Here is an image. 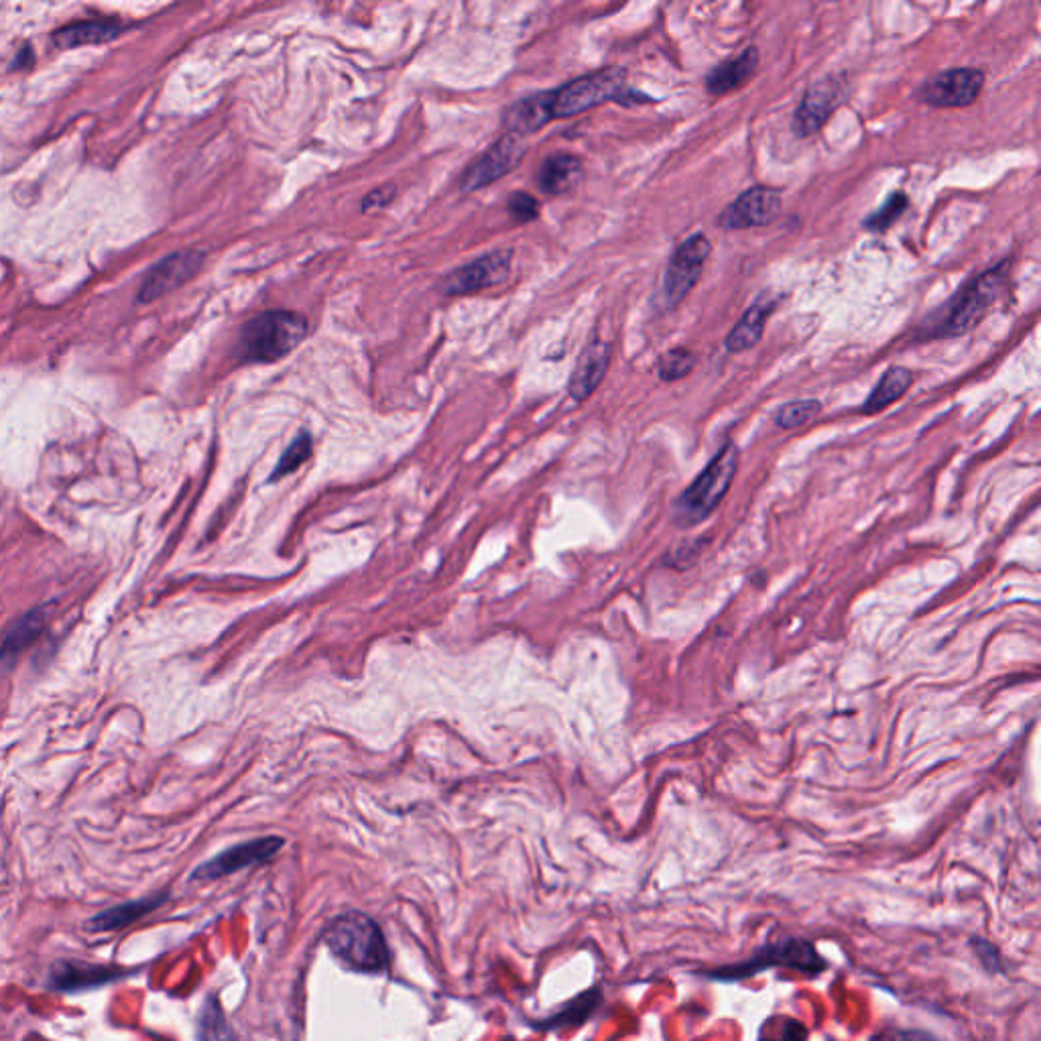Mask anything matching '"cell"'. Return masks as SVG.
<instances>
[{
    "mask_svg": "<svg viewBox=\"0 0 1041 1041\" xmlns=\"http://www.w3.org/2000/svg\"><path fill=\"white\" fill-rule=\"evenodd\" d=\"M1011 259L987 269L964 283L944 306L934 309L916 330L918 340H949L968 335L985 320L993 306L1007 294L1011 277Z\"/></svg>",
    "mask_w": 1041,
    "mask_h": 1041,
    "instance_id": "6da1fadb",
    "label": "cell"
},
{
    "mask_svg": "<svg viewBox=\"0 0 1041 1041\" xmlns=\"http://www.w3.org/2000/svg\"><path fill=\"white\" fill-rule=\"evenodd\" d=\"M549 117L570 119L582 114L590 108L601 107L604 102H618L623 107H642L654 102L649 94L639 92L627 86V69L623 67H604L587 76L563 84L556 90L546 92Z\"/></svg>",
    "mask_w": 1041,
    "mask_h": 1041,
    "instance_id": "7a4b0ae2",
    "label": "cell"
},
{
    "mask_svg": "<svg viewBox=\"0 0 1041 1041\" xmlns=\"http://www.w3.org/2000/svg\"><path fill=\"white\" fill-rule=\"evenodd\" d=\"M324 944L357 973H381L388 964V949L379 923L361 911H347L330 921L321 935Z\"/></svg>",
    "mask_w": 1041,
    "mask_h": 1041,
    "instance_id": "3957f363",
    "label": "cell"
},
{
    "mask_svg": "<svg viewBox=\"0 0 1041 1041\" xmlns=\"http://www.w3.org/2000/svg\"><path fill=\"white\" fill-rule=\"evenodd\" d=\"M309 324L306 316L287 309H271L254 316L242 328L239 340L241 361L254 364L280 362L306 340Z\"/></svg>",
    "mask_w": 1041,
    "mask_h": 1041,
    "instance_id": "277c9868",
    "label": "cell"
},
{
    "mask_svg": "<svg viewBox=\"0 0 1041 1041\" xmlns=\"http://www.w3.org/2000/svg\"><path fill=\"white\" fill-rule=\"evenodd\" d=\"M738 458L741 454L735 441H726L719 454L708 462L706 468L695 476V481L680 494L676 503V519L680 520L681 525H698L716 511L728 489L733 486Z\"/></svg>",
    "mask_w": 1041,
    "mask_h": 1041,
    "instance_id": "5b68a950",
    "label": "cell"
},
{
    "mask_svg": "<svg viewBox=\"0 0 1041 1041\" xmlns=\"http://www.w3.org/2000/svg\"><path fill=\"white\" fill-rule=\"evenodd\" d=\"M775 966L791 968V971H798L801 975L808 976L820 975L828 968L826 961L818 954V950H815L812 942L791 935V938H784L775 944L765 946L753 958H748L743 964L716 968V971L708 973V976L716 978V980H728L731 983V980H743L748 976L759 975L763 971L775 968Z\"/></svg>",
    "mask_w": 1041,
    "mask_h": 1041,
    "instance_id": "8992f818",
    "label": "cell"
},
{
    "mask_svg": "<svg viewBox=\"0 0 1041 1041\" xmlns=\"http://www.w3.org/2000/svg\"><path fill=\"white\" fill-rule=\"evenodd\" d=\"M710 253H712V242L704 232H695L678 244V249L668 261L664 287H661V295L668 309L680 306L681 302L694 289Z\"/></svg>",
    "mask_w": 1041,
    "mask_h": 1041,
    "instance_id": "52a82bcc",
    "label": "cell"
},
{
    "mask_svg": "<svg viewBox=\"0 0 1041 1041\" xmlns=\"http://www.w3.org/2000/svg\"><path fill=\"white\" fill-rule=\"evenodd\" d=\"M848 80L844 74H830L814 81L801 98L800 107L793 114L791 129L796 136L806 139L818 133L832 112L848 100Z\"/></svg>",
    "mask_w": 1041,
    "mask_h": 1041,
    "instance_id": "ba28073f",
    "label": "cell"
},
{
    "mask_svg": "<svg viewBox=\"0 0 1041 1041\" xmlns=\"http://www.w3.org/2000/svg\"><path fill=\"white\" fill-rule=\"evenodd\" d=\"M985 88V72L976 67H952L923 81L916 100L934 108H966L975 105Z\"/></svg>",
    "mask_w": 1041,
    "mask_h": 1041,
    "instance_id": "9c48e42d",
    "label": "cell"
},
{
    "mask_svg": "<svg viewBox=\"0 0 1041 1041\" xmlns=\"http://www.w3.org/2000/svg\"><path fill=\"white\" fill-rule=\"evenodd\" d=\"M527 153L525 136L519 134H503L493 147L484 151L479 160L472 161L458 179V187L464 194L479 191L482 187L491 186L501 177L511 174Z\"/></svg>",
    "mask_w": 1041,
    "mask_h": 1041,
    "instance_id": "30bf717a",
    "label": "cell"
},
{
    "mask_svg": "<svg viewBox=\"0 0 1041 1041\" xmlns=\"http://www.w3.org/2000/svg\"><path fill=\"white\" fill-rule=\"evenodd\" d=\"M511 265H513V249H496L448 273L441 281L440 292L454 297V295H472L491 289L501 285L503 281H507Z\"/></svg>",
    "mask_w": 1041,
    "mask_h": 1041,
    "instance_id": "8fae6325",
    "label": "cell"
},
{
    "mask_svg": "<svg viewBox=\"0 0 1041 1041\" xmlns=\"http://www.w3.org/2000/svg\"><path fill=\"white\" fill-rule=\"evenodd\" d=\"M784 198L779 189L769 186L750 187L722 210L719 227L724 230L767 227L779 218Z\"/></svg>",
    "mask_w": 1041,
    "mask_h": 1041,
    "instance_id": "7c38bea8",
    "label": "cell"
},
{
    "mask_svg": "<svg viewBox=\"0 0 1041 1041\" xmlns=\"http://www.w3.org/2000/svg\"><path fill=\"white\" fill-rule=\"evenodd\" d=\"M285 841L281 836H263L256 841L242 842L224 853L210 858L200 867L191 873L194 881H216L228 877L232 873H239L242 868L254 867L261 863H267L273 856L280 853Z\"/></svg>",
    "mask_w": 1041,
    "mask_h": 1041,
    "instance_id": "4fadbf2b",
    "label": "cell"
},
{
    "mask_svg": "<svg viewBox=\"0 0 1041 1041\" xmlns=\"http://www.w3.org/2000/svg\"><path fill=\"white\" fill-rule=\"evenodd\" d=\"M204 256L206 254L198 249H187L165 256L145 275L139 289V302L151 304L160 299L161 295L172 294L191 277H196V273L204 265Z\"/></svg>",
    "mask_w": 1041,
    "mask_h": 1041,
    "instance_id": "5bb4252c",
    "label": "cell"
},
{
    "mask_svg": "<svg viewBox=\"0 0 1041 1041\" xmlns=\"http://www.w3.org/2000/svg\"><path fill=\"white\" fill-rule=\"evenodd\" d=\"M127 975V971H121L117 966H102V964H90V962L62 961L55 962L50 973V985L55 990L64 993H74V990H88V988L102 987L117 978Z\"/></svg>",
    "mask_w": 1041,
    "mask_h": 1041,
    "instance_id": "9a60e30c",
    "label": "cell"
},
{
    "mask_svg": "<svg viewBox=\"0 0 1041 1041\" xmlns=\"http://www.w3.org/2000/svg\"><path fill=\"white\" fill-rule=\"evenodd\" d=\"M611 357H613V348L609 342L604 340H592L580 354V359L576 362L574 373H572V379H570V385H568V391H570V397L582 403L587 401L596 388L601 387L604 376H606V371L611 366Z\"/></svg>",
    "mask_w": 1041,
    "mask_h": 1041,
    "instance_id": "2e32d148",
    "label": "cell"
},
{
    "mask_svg": "<svg viewBox=\"0 0 1041 1041\" xmlns=\"http://www.w3.org/2000/svg\"><path fill=\"white\" fill-rule=\"evenodd\" d=\"M757 67H759V50L750 45L743 54L736 55L733 59H726L708 72L706 80H704L706 92L714 98L735 92L755 76Z\"/></svg>",
    "mask_w": 1041,
    "mask_h": 1041,
    "instance_id": "e0dca14e",
    "label": "cell"
},
{
    "mask_svg": "<svg viewBox=\"0 0 1041 1041\" xmlns=\"http://www.w3.org/2000/svg\"><path fill=\"white\" fill-rule=\"evenodd\" d=\"M777 307V299L771 294H763L757 297V302L748 307L743 314V318L736 321L735 328L728 332L724 347L733 354L747 352L750 348L757 347L765 335V324L771 318L774 309Z\"/></svg>",
    "mask_w": 1041,
    "mask_h": 1041,
    "instance_id": "ac0fdd59",
    "label": "cell"
},
{
    "mask_svg": "<svg viewBox=\"0 0 1041 1041\" xmlns=\"http://www.w3.org/2000/svg\"><path fill=\"white\" fill-rule=\"evenodd\" d=\"M584 177V165L570 153H554L541 163L537 172V186L548 196H561L572 191Z\"/></svg>",
    "mask_w": 1041,
    "mask_h": 1041,
    "instance_id": "d6986e66",
    "label": "cell"
},
{
    "mask_svg": "<svg viewBox=\"0 0 1041 1041\" xmlns=\"http://www.w3.org/2000/svg\"><path fill=\"white\" fill-rule=\"evenodd\" d=\"M165 901H167V894L151 895V897H143V899L127 901V903H121L117 908H110L102 911V913H98V916H94L92 920L86 921V930L88 932L122 930V928L131 925L134 921L145 918L147 913L155 911Z\"/></svg>",
    "mask_w": 1041,
    "mask_h": 1041,
    "instance_id": "ffe728a7",
    "label": "cell"
},
{
    "mask_svg": "<svg viewBox=\"0 0 1041 1041\" xmlns=\"http://www.w3.org/2000/svg\"><path fill=\"white\" fill-rule=\"evenodd\" d=\"M549 122H551V117H549L548 102H546V92L525 96L515 105H511L505 112L507 133L519 134V136L537 133Z\"/></svg>",
    "mask_w": 1041,
    "mask_h": 1041,
    "instance_id": "44dd1931",
    "label": "cell"
},
{
    "mask_svg": "<svg viewBox=\"0 0 1041 1041\" xmlns=\"http://www.w3.org/2000/svg\"><path fill=\"white\" fill-rule=\"evenodd\" d=\"M45 623H47V613L43 609H35V611L25 614L7 633V637L0 642V671L13 666L14 659L23 654L31 643L40 639Z\"/></svg>",
    "mask_w": 1041,
    "mask_h": 1041,
    "instance_id": "7402d4cb",
    "label": "cell"
},
{
    "mask_svg": "<svg viewBox=\"0 0 1041 1041\" xmlns=\"http://www.w3.org/2000/svg\"><path fill=\"white\" fill-rule=\"evenodd\" d=\"M913 383V373L906 366H891L881 376V381L870 391L867 401L861 407V414L875 415L901 399Z\"/></svg>",
    "mask_w": 1041,
    "mask_h": 1041,
    "instance_id": "603a6c76",
    "label": "cell"
},
{
    "mask_svg": "<svg viewBox=\"0 0 1041 1041\" xmlns=\"http://www.w3.org/2000/svg\"><path fill=\"white\" fill-rule=\"evenodd\" d=\"M119 33L121 29L112 21H84V23H74L69 28L59 29L54 40L62 50H72L78 45L107 43L119 37Z\"/></svg>",
    "mask_w": 1041,
    "mask_h": 1041,
    "instance_id": "cb8c5ba5",
    "label": "cell"
},
{
    "mask_svg": "<svg viewBox=\"0 0 1041 1041\" xmlns=\"http://www.w3.org/2000/svg\"><path fill=\"white\" fill-rule=\"evenodd\" d=\"M314 454V438L309 431H299L294 441L287 446V450L281 454L280 462L275 470L271 472L269 482H277L289 474H294L297 468L304 467L307 460Z\"/></svg>",
    "mask_w": 1041,
    "mask_h": 1041,
    "instance_id": "d4e9b609",
    "label": "cell"
},
{
    "mask_svg": "<svg viewBox=\"0 0 1041 1041\" xmlns=\"http://www.w3.org/2000/svg\"><path fill=\"white\" fill-rule=\"evenodd\" d=\"M602 995L599 988H592L584 993L582 997H578L576 1001L570 1002L568 1007L561 1009L560 1015L551 1017L549 1021H546V1029L561 1028V1026H580L584 1023L590 1015L596 1011V1007L601 1005Z\"/></svg>",
    "mask_w": 1041,
    "mask_h": 1041,
    "instance_id": "484cf974",
    "label": "cell"
},
{
    "mask_svg": "<svg viewBox=\"0 0 1041 1041\" xmlns=\"http://www.w3.org/2000/svg\"><path fill=\"white\" fill-rule=\"evenodd\" d=\"M822 414V403L818 399L789 401L775 414V424L781 429H796L810 424Z\"/></svg>",
    "mask_w": 1041,
    "mask_h": 1041,
    "instance_id": "4316f807",
    "label": "cell"
},
{
    "mask_svg": "<svg viewBox=\"0 0 1041 1041\" xmlns=\"http://www.w3.org/2000/svg\"><path fill=\"white\" fill-rule=\"evenodd\" d=\"M908 208V196L903 191H894L887 200L883 201L879 210H875L873 215L863 220V228L870 230V232H887L901 216L906 215Z\"/></svg>",
    "mask_w": 1041,
    "mask_h": 1041,
    "instance_id": "83f0119b",
    "label": "cell"
},
{
    "mask_svg": "<svg viewBox=\"0 0 1041 1041\" xmlns=\"http://www.w3.org/2000/svg\"><path fill=\"white\" fill-rule=\"evenodd\" d=\"M694 369L695 354L692 350H688V348L683 347L671 348V350H668V352L659 359V364H657L659 379L666 381V383H673V381L686 379Z\"/></svg>",
    "mask_w": 1041,
    "mask_h": 1041,
    "instance_id": "f1b7e54d",
    "label": "cell"
},
{
    "mask_svg": "<svg viewBox=\"0 0 1041 1041\" xmlns=\"http://www.w3.org/2000/svg\"><path fill=\"white\" fill-rule=\"evenodd\" d=\"M759 1041H808V1029L789 1017H771L763 1023Z\"/></svg>",
    "mask_w": 1041,
    "mask_h": 1041,
    "instance_id": "f546056e",
    "label": "cell"
},
{
    "mask_svg": "<svg viewBox=\"0 0 1041 1041\" xmlns=\"http://www.w3.org/2000/svg\"><path fill=\"white\" fill-rule=\"evenodd\" d=\"M507 212L513 216L519 224L534 222L539 216V201L535 200L532 194L527 191H515L511 194L507 201Z\"/></svg>",
    "mask_w": 1041,
    "mask_h": 1041,
    "instance_id": "4dcf8cb0",
    "label": "cell"
},
{
    "mask_svg": "<svg viewBox=\"0 0 1041 1041\" xmlns=\"http://www.w3.org/2000/svg\"><path fill=\"white\" fill-rule=\"evenodd\" d=\"M870 1041H942L940 1038H935L934 1033L930 1031H923V1029H899V1028H887L881 1029L879 1033H875Z\"/></svg>",
    "mask_w": 1041,
    "mask_h": 1041,
    "instance_id": "1f68e13d",
    "label": "cell"
},
{
    "mask_svg": "<svg viewBox=\"0 0 1041 1041\" xmlns=\"http://www.w3.org/2000/svg\"><path fill=\"white\" fill-rule=\"evenodd\" d=\"M973 949H975L976 956L985 964V968H987L988 973H999V971H1002L1001 954H999V950L995 949L990 942L983 940V938H973Z\"/></svg>",
    "mask_w": 1041,
    "mask_h": 1041,
    "instance_id": "d6a6232c",
    "label": "cell"
},
{
    "mask_svg": "<svg viewBox=\"0 0 1041 1041\" xmlns=\"http://www.w3.org/2000/svg\"><path fill=\"white\" fill-rule=\"evenodd\" d=\"M393 200H395V187H376V189H373L371 194H366V198L362 200V210H364V212L379 210V208H385V206H388V204H391Z\"/></svg>",
    "mask_w": 1041,
    "mask_h": 1041,
    "instance_id": "836d02e7",
    "label": "cell"
}]
</instances>
